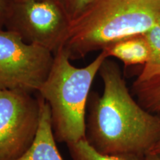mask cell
Listing matches in <instances>:
<instances>
[{"mask_svg": "<svg viewBox=\"0 0 160 160\" xmlns=\"http://www.w3.org/2000/svg\"><path fill=\"white\" fill-rule=\"evenodd\" d=\"M53 58L48 49L27 42L14 31L0 29V89L38 92Z\"/></svg>", "mask_w": 160, "mask_h": 160, "instance_id": "cell-4", "label": "cell"}, {"mask_svg": "<svg viewBox=\"0 0 160 160\" xmlns=\"http://www.w3.org/2000/svg\"><path fill=\"white\" fill-rule=\"evenodd\" d=\"M148 153H153V154H160V137Z\"/></svg>", "mask_w": 160, "mask_h": 160, "instance_id": "cell-14", "label": "cell"}, {"mask_svg": "<svg viewBox=\"0 0 160 160\" xmlns=\"http://www.w3.org/2000/svg\"><path fill=\"white\" fill-rule=\"evenodd\" d=\"M158 23H159V24H160V17H159V20H158Z\"/></svg>", "mask_w": 160, "mask_h": 160, "instance_id": "cell-17", "label": "cell"}, {"mask_svg": "<svg viewBox=\"0 0 160 160\" xmlns=\"http://www.w3.org/2000/svg\"><path fill=\"white\" fill-rule=\"evenodd\" d=\"M13 0H0V29L6 25Z\"/></svg>", "mask_w": 160, "mask_h": 160, "instance_id": "cell-13", "label": "cell"}, {"mask_svg": "<svg viewBox=\"0 0 160 160\" xmlns=\"http://www.w3.org/2000/svg\"><path fill=\"white\" fill-rule=\"evenodd\" d=\"M144 160H160V154H153V153H148L145 156Z\"/></svg>", "mask_w": 160, "mask_h": 160, "instance_id": "cell-15", "label": "cell"}, {"mask_svg": "<svg viewBox=\"0 0 160 160\" xmlns=\"http://www.w3.org/2000/svg\"><path fill=\"white\" fill-rule=\"evenodd\" d=\"M160 0H96L71 21L64 48L71 59L132 36L144 34L158 23Z\"/></svg>", "mask_w": 160, "mask_h": 160, "instance_id": "cell-2", "label": "cell"}, {"mask_svg": "<svg viewBox=\"0 0 160 160\" xmlns=\"http://www.w3.org/2000/svg\"><path fill=\"white\" fill-rule=\"evenodd\" d=\"M67 146L73 160H144L143 157L134 154H104L93 148L85 139Z\"/></svg>", "mask_w": 160, "mask_h": 160, "instance_id": "cell-10", "label": "cell"}, {"mask_svg": "<svg viewBox=\"0 0 160 160\" xmlns=\"http://www.w3.org/2000/svg\"><path fill=\"white\" fill-rule=\"evenodd\" d=\"M96 0H59L71 21L77 19Z\"/></svg>", "mask_w": 160, "mask_h": 160, "instance_id": "cell-12", "label": "cell"}, {"mask_svg": "<svg viewBox=\"0 0 160 160\" xmlns=\"http://www.w3.org/2000/svg\"><path fill=\"white\" fill-rule=\"evenodd\" d=\"M108 58H117L125 66L142 65L148 62L151 48L145 33L132 36L108 46L102 51Z\"/></svg>", "mask_w": 160, "mask_h": 160, "instance_id": "cell-8", "label": "cell"}, {"mask_svg": "<svg viewBox=\"0 0 160 160\" xmlns=\"http://www.w3.org/2000/svg\"><path fill=\"white\" fill-rule=\"evenodd\" d=\"M39 99L40 118L37 136L28 150L17 160H64L57 146L48 104L40 96Z\"/></svg>", "mask_w": 160, "mask_h": 160, "instance_id": "cell-7", "label": "cell"}, {"mask_svg": "<svg viewBox=\"0 0 160 160\" xmlns=\"http://www.w3.org/2000/svg\"><path fill=\"white\" fill-rule=\"evenodd\" d=\"M151 48L150 59L143 66L137 79H147L160 72V24L157 23L145 33Z\"/></svg>", "mask_w": 160, "mask_h": 160, "instance_id": "cell-11", "label": "cell"}, {"mask_svg": "<svg viewBox=\"0 0 160 160\" xmlns=\"http://www.w3.org/2000/svg\"><path fill=\"white\" fill-rule=\"evenodd\" d=\"M99 73L103 93L89 96L85 139L104 154L145 157L160 137V117L136 102L114 62L106 59Z\"/></svg>", "mask_w": 160, "mask_h": 160, "instance_id": "cell-1", "label": "cell"}, {"mask_svg": "<svg viewBox=\"0 0 160 160\" xmlns=\"http://www.w3.org/2000/svg\"><path fill=\"white\" fill-rule=\"evenodd\" d=\"M71 24L59 1L13 0L6 26L27 42L55 53L65 45Z\"/></svg>", "mask_w": 160, "mask_h": 160, "instance_id": "cell-5", "label": "cell"}, {"mask_svg": "<svg viewBox=\"0 0 160 160\" xmlns=\"http://www.w3.org/2000/svg\"><path fill=\"white\" fill-rule=\"evenodd\" d=\"M133 89L144 108L150 112H160V72L147 79H137Z\"/></svg>", "mask_w": 160, "mask_h": 160, "instance_id": "cell-9", "label": "cell"}, {"mask_svg": "<svg viewBox=\"0 0 160 160\" xmlns=\"http://www.w3.org/2000/svg\"><path fill=\"white\" fill-rule=\"evenodd\" d=\"M14 1H31V0H14ZM34 1H39V0H34ZM57 1H59V0H57Z\"/></svg>", "mask_w": 160, "mask_h": 160, "instance_id": "cell-16", "label": "cell"}, {"mask_svg": "<svg viewBox=\"0 0 160 160\" xmlns=\"http://www.w3.org/2000/svg\"><path fill=\"white\" fill-rule=\"evenodd\" d=\"M108 57L101 53L91 63L77 68L64 48L54 53L48 75L38 93L48 104L52 128L58 142L69 144L85 139V121L90 90Z\"/></svg>", "mask_w": 160, "mask_h": 160, "instance_id": "cell-3", "label": "cell"}, {"mask_svg": "<svg viewBox=\"0 0 160 160\" xmlns=\"http://www.w3.org/2000/svg\"><path fill=\"white\" fill-rule=\"evenodd\" d=\"M39 97L19 90L0 89V160H17L37 136Z\"/></svg>", "mask_w": 160, "mask_h": 160, "instance_id": "cell-6", "label": "cell"}]
</instances>
